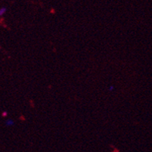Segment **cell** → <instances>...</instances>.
Here are the masks:
<instances>
[{
    "instance_id": "6da1fadb",
    "label": "cell",
    "mask_w": 152,
    "mask_h": 152,
    "mask_svg": "<svg viewBox=\"0 0 152 152\" xmlns=\"http://www.w3.org/2000/svg\"><path fill=\"white\" fill-rule=\"evenodd\" d=\"M5 124H6V126H13L14 124H15V122L10 119V120H7L6 122H5Z\"/></svg>"
},
{
    "instance_id": "7a4b0ae2",
    "label": "cell",
    "mask_w": 152,
    "mask_h": 152,
    "mask_svg": "<svg viewBox=\"0 0 152 152\" xmlns=\"http://www.w3.org/2000/svg\"><path fill=\"white\" fill-rule=\"evenodd\" d=\"M5 12H6V8H4V7L1 8L0 9V16H2V15H5Z\"/></svg>"
},
{
    "instance_id": "3957f363",
    "label": "cell",
    "mask_w": 152,
    "mask_h": 152,
    "mask_svg": "<svg viewBox=\"0 0 152 152\" xmlns=\"http://www.w3.org/2000/svg\"><path fill=\"white\" fill-rule=\"evenodd\" d=\"M108 89H109V91H113L114 89V87L113 86H110L108 88Z\"/></svg>"
},
{
    "instance_id": "277c9868",
    "label": "cell",
    "mask_w": 152,
    "mask_h": 152,
    "mask_svg": "<svg viewBox=\"0 0 152 152\" xmlns=\"http://www.w3.org/2000/svg\"><path fill=\"white\" fill-rule=\"evenodd\" d=\"M2 116H5H5H7V113H6V112H4L3 114H2Z\"/></svg>"
}]
</instances>
